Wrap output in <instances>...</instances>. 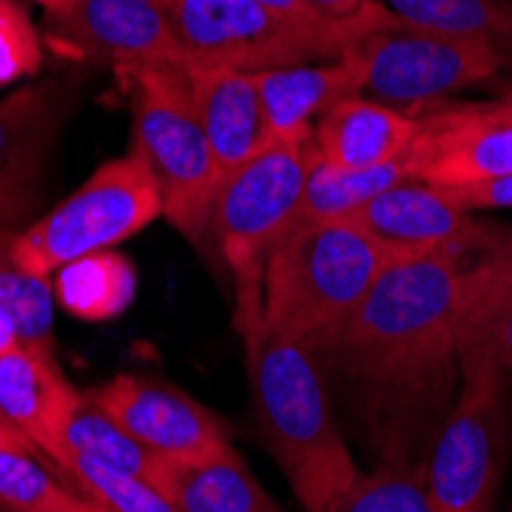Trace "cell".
Instances as JSON below:
<instances>
[{
  "label": "cell",
  "mask_w": 512,
  "mask_h": 512,
  "mask_svg": "<svg viewBox=\"0 0 512 512\" xmlns=\"http://www.w3.org/2000/svg\"><path fill=\"white\" fill-rule=\"evenodd\" d=\"M470 270V249L390 261L350 319L316 353H335L353 378L378 387L433 375L457 356Z\"/></svg>",
  "instance_id": "obj_1"
},
{
  "label": "cell",
  "mask_w": 512,
  "mask_h": 512,
  "mask_svg": "<svg viewBox=\"0 0 512 512\" xmlns=\"http://www.w3.org/2000/svg\"><path fill=\"white\" fill-rule=\"evenodd\" d=\"M249 381L267 445L304 512H325L356 479L313 350L261 329L246 338Z\"/></svg>",
  "instance_id": "obj_2"
},
{
  "label": "cell",
  "mask_w": 512,
  "mask_h": 512,
  "mask_svg": "<svg viewBox=\"0 0 512 512\" xmlns=\"http://www.w3.org/2000/svg\"><path fill=\"white\" fill-rule=\"evenodd\" d=\"M163 7L184 65L243 74L344 59L365 37L399 19L375 0L350 19L289 16L258 0H163Z\"/></svg>",
  "instance_id": "obj_3"
},
{
  "label": "cell",
  "mask_w": 512,
  "mask_h": 512,
  "mask_svg": "<svg viewBox=\"0 0 512 512\" xmlns=\"http://www.w3.org/2000/svg\"><path fill=\"white\" fill-rule=\"evenodd\" d=\"M390 261L353 218L295 221L267 258L264 329L316 353Z\"/></svg>",
  "instance_id": "obj_4"
},
{
  "label": "cell",
  "mask_w": 512,
  "mask_h": 512,
  "mask_svg": "<svg viewBox=\"0 0 512 512\" xmlns=\"http://www.w3.org/2000/svg\"><path fill=\"white\" fill-rule=\"evenodd\" d=\"M316 157V138L307 129L292 138H273L221 178L209 227H215L221 258L237 283V329L243 341L264 329L267 258L298 221Z\"/></svg>",
  "instance_id": "obj_5"
},
{
  "label": "cell",
  "mask_w": 512,
  "mask_h": 512,
  "mask_svg": "<svg viewBox=\"0 0 512 512\" xmlns=\"http://www.w3.org/2000/svg\"><path fill=\"white\" fill-rule=\"evenodd\" d=\"M132 83V154L151 172L163 215L197 243L212 221L221 169L197 120L184 62H163L126 74Z\"/></svg>",
  "instance_id": "obj_6"
},
{
  "label": "cell",
  "mask_w": 512,
  "mask_h": 512,
  "mask_svg": "<svg viewBox=\"0 0 512 512\" xmlns=\"http://www.w3.org/2000/svg\"><path fill=\"white\" fill-rule=\"evenodd\" d=\"M460 390L424 463L436 512H494L509 451V368L485 341L457 350Z\"/></svg>",
  "instance_id": "obj_7"
},
{
  "label": "cell",
  "mask_w": 512,
  "mask_h": 512,
  "mask_svg": "<svg viewBox=\"0 0 512 512\" xmlns=\"http://www.w3.org/2000/svg\"><path fill=\"white\" fill-rule=\"evenodd\" d=\"M157 215H163L157 184L145 163L129 151L99 166L37 224L19 230V249L31 270L50 276L71 261L120 246Z\"/></svg>",
  "instance_id": "obj_8"
},
{
  "label": "cell",
  "mask_w": 512,
  "mask_h": 512,
  "mask_svg": "<svg viewBox=\"0 0 512 512\" xmlns=\"http://www.w3.org/2000/svg\"><path fill=\"white\" fill-rule=\"evenodd\" d=\"M365 71L362 96L417 114L460 89L491 83L506 71L488 46L396 19L356 46Z\"/></svg>",
  "instance_id": "obj_9"
},
{
  "label": "cell",
  "mask_w": 512,
  "mask_h": 512,
  "mask_svg": "<svg viewBox=\"0 0 512 512\" xmlns=\"http://www.w3.org/2000/svg\"><path fill=\"white\" fill-rule=\"evenodd\" d=\"M414 117L417 135L402 157L405 178L463 188L512 175V105L436 102Z\"/></svg>",
  "instance_id": "obj_10"
},
{
  "label": "cell",
  "mask_w": 512,
  "mask_h": 512,
  "mask_svg": "<svg viewBox=\"0 0 512 512\" xmlns=\"http://www.w3.org/2000/svg\"><path fill=\"white\" fill-rule=\"evenodd\" d=\"M46 13L50 37L77 59L120 74L181 62L163 0H62Z\"/></svg>",
  "instance_id": "obj_11"
},
{
  "label": "cell",
  "mask_w": 512,
  "mask_h": 512,
  "mask_svg": "<svg viewBox=\"0 0 512 512\" xmlns=\"http://www.w3.org/2000/svg\"><path fill=\"white\" fill-rule=\"evenodd\" d=\"M86 393L129 436H135L163 460H203L230 448L221 417L166 381L117 375L108 384Z\"/></svg>",
  "instance_id": "obj_12"
},
{
  "label": "cell",
  "mask_w": 512,
  "mask_h": 512,
  "mask_svg": "<svg viewBox=\"0 0 512 512\" xmlns=\"http://www.w3.org/2000/svg\"><path fill=\"white\" fill-rule=\"evenodd\" d=\"M393 261L417 258L439 249H491L494 240L473 218L460 209L442 188L402 178L384 194L359 209L353 218Z\"/></svg>",
  "instance_id": "obj_13"
},
{
  "label": "cell",
  "mask_w": 512,
  "mask_h": 512,
  "mask_svg": "<svg viewBox=\"0 0 512 512\" xmlns=\"http://www.w3.org/2000/svg\"><path fill=\"white\" fill-rule=\"evenodd\" d=\"M83 393L65 381L53 353L16 344L0 353V414L16 424L40 454L59 457L65 427Z\"/></svg>",
  "instance_id": "obj_14"
},
{
  "label": "cell",
  "mask_w": 512,
  "mask_h": 512,
  "mask_svg": "<svg viewBox=\"0 0 512 512\" xmlns=\"http://www.w3.org/2000/svg\"><path fill=\"white\" fill-rule=\"evenodd\" d=\"M188 68L191 99L197 120L209 138L221 175L243 166L261 148L273 142L264 120L255 74L212 65H184Z\"/></svg>",
  "instance_id": "obj_15"
},
{
  "label": "cell",
  "mask_w": 512,
  "mask_h": 512,
  "mask_svg": "<svg viewBox=\"0 0 512 512\" xmlns=\"http://www.w3.org/2000/svg\"><path fill=\"white\" fill-rule=\"evenodd\" d=\"M53 129L50 89L22 86L0 102V227L22 221L34 209Z\"/></svg>",
  "instance_id": "obj_16"
},
{
  "label": "cell",
  "mask_w": 512,
  "mask_h": 512,
  "mask_svg": "<svg viewBox=\"0 0 512 512\" xmlns=\"http://www.w3.org/2000/svg\"><path fill=\"white\" fill-rule=\"evenodd\" d=\"M264 120L273 138H292L344 99L362 96L365 71L353 53L332 62H310L255 74Z\"/></svg>",
  "instance_id": "obj_17"
},
{
  "label": "cell",
  "mask_w": 512,
  "mask_h": 512,
  "mask_svg": "<svg viewBox=\"0 0 512 512\" xmlns=\"http://www.w3.org/2000/svg\"><path fill=\"white\" fill-rule=\"evenodd\" d=\"M417 117L368 96L338 102L313 123L319 160L338 169H375L405 157Z\"/></svg>",
  "instance_id": "obj_18"
},
{
  "label": "cell",
  "mask_w": 512,
  "mask_h": 512,
  "mask_svg": "<svg viewBox=\"0 0 512 512\" xmlns=\"http://www.w3.org/2000/svg\"><path fill=\"white\" fill-rule=\"evenodd\" d=\"M163 494L181 512H283L234 448L203 460H163Z\"/></svg>",
  "instance_id": "obj_19"
},
{
  "label": "cell",
  "mask_w": 512,
  "mask_h": 512,
  "mask_svg": "<svg viewBox=\"0 0 512 512\" xmlns=\"http://www.w3.org/2000/svg\"><path fill=\"white\" fill-rule=\"evenodd\" d=\"M470 338L485 341L512 371V240L494 243L473 261L460 344Z\"/></svg>",
  "instance_id": "obj_20"
},
{
  "label": "cell",
  "mask_w": 512,
  "mask_h": 512,
  "mask_svg": "<svg viewBox=\"0 0 512 512\" xmlns=\"http://www.w3.org/2000/svg\"><path fill=\"white\" fill-rule=\"evenodd\" d=\"M65 454L92 457V460L105 463V467H114L135 479H145L163 491V457H157L135 436H129L89 393L80 396L71 421L65 427L62 451L53 463H59Z\"/></svg>",
  "instance_id": "obj_21"
},
{
  "label": "cell",
  "mask_w": 512,
  "mask_h": 512,
  "mask_svg": "<svg viewBox=\"0 0 512 512\" xmlns=\"http://www.w3.org/2000/svg\"><path fill=\"white\" fill-rule=\"evenodd\" d=\"M387 7L411 25L488 46L512 71V0H387Z\"/></svg>",
  "instance_id": "obj_22"
},
{
  "label": "cell",
  "mask_w": 512,
  "mask_h": 512,
  "mask_svg": "<svg viewBox=\"0 0 512 512\" xmlns=\"http://www.w3.org/2000/svg\"><path fill=\"white\" fill-rule=\"evenodd\" d=\"M53 283L31 270L19 249V230L0 227V313L19 332V341L53 353Z\"/></svg>",
  "instance_id": "obj_23"
},
{
  "label": "cell",
  "mask_w": 512,
  "mask_h": 512,
  "mask_svg": "<svg viewBox=\"0 0 512 512\" xmlns=\"http://www.w3.org/2000/svg\"><path fill=\"white\" fill-rule=\"evenodd\" d=\"M53 295L77 319H114L126 313L135 298V267L126 255H117L111 249L86 255L59 270Z\"/></svg>",
  "instance_id": "obj_24"
},
{
  "label": "cell",
  "mask_w": 512,
  "mask_h": 512,
  "mask_svg": "<svg viewBox=\"0 0 512 512\" xmlns=\"http://www.w3.org/2000/svg\"><path fill=\"white\" fill-rule=\"evenodd\" d=\"M402 178V160L375 169H338L316 157L304 184L298 221H350L365 203H371Z\"/></svg>",
  "instance_id": "obj_25"
},
{
  "label": "cell",
  "mask_w": 512,
  "mask_h": 512,
  "mask_svg": "<svg viewBox=\"0 0 512 512\" xmlns=\"http://www.w3.org/2000/svg\"><path fill=\"white\" fill-rule=\"evenodd\" d=\"M0 512H108L102 503L62 485L34 451L0 448Z\"/></svg>",
  "instance_id": "obj_26"
},
{
  "label": "cell",
  "mask_w": 512,
  "mask_h": 512,
  "mask_svg": "<svg viewBox=\"0 0 512 512\" xmlns=\"http://www.w3.org/2000/svg\"><path fill=\"white\" fill-rule=\"evenodd\" d=\"M325 512H436L424 463H408L402 454L387 457L359 479Z\"/></svg>",
  "instance_id": "obj_27"
},
{
  "label": "cell",
  "mask_w": 512,
  "mask_h": 512,
  "mask_svg": "<svg viewBox=\"0 0 512 512\" xmlns=\"http://www.w3.org/2000/svg\"><path fill=\"white\" fill-rule=\"evenodd\" d=\"M59 470L68 476V482L77 485L80 494L102 503L108 512H181L151 482L120 473L114 467H105V463L92 460V457L65 454L59 460Z\"/></svg>",
  "instance_id": "obj_28"
},
{
  "label": "cell",
  "mask_w": 512,
  "mask_h": 512,
  "mask_svg": "<svg viewBox=\"0 0 512 512\" xmlns=\"http://www.w3.org/2000/svg\"><path fill=\"white\" fill-rule=\"evenodd\" d=\"M40 62V37L28 13L13 0H0V86L31 77Z\"/></svg>",
  "instance_id": "obj_29"
},
{
  "label": "cell",
  "mask_w": 512,
  "mask_h": 512,
  "mask_svg": "<svg viewBox=\"0 0 512 512\" xmlns=\"http://www.w3.org/2000/svg\"><path fill=\"white\" fill-rule=\"evenodd\" d=\"M460 209L467 212H497L512 209V175L479 181V184H463V188H442Z\"/></svg>",
  "instance_id": "obj_30"
},
{
  "label": "cell",
  "mask_w": 512,
  "mask_h": 512,
  "mask_svg": "<svg viewBox=\"0 0 512 512\" xmlns=\"http://www.w3.org/2000/svg\"><path fill=\"white\" fill-rule=\"evenodd\" d=\"M304 7L322 19H350L368 7V0H304Z\"/></svg>",
  "instance_id": "obj_31"
},
{
  "label": "cell",
  "mask_w": 512,
  "mask_h": 512,
  "mask_svg": "<svg viewBox=\"0 0 512 512\" xmlns=\"http://www.w3.org/2000/svg\"><path fill=\"white\" fill-rule=\"evenodd\" d=\"M0 448H16V451H34V454H40L37 445L16 424H10L4 414H0Z\"/></svg>",
  "instance_id": "obj_32"
},
{
  "label": "cell",
  "mask_w": 512,
  "mask_h": 512,
  "mask_svg": "<svg viewBox=\"0 0 512 512\" xmlns=\"http://www.w3.org/2000/svg\"><path fill=\"white\" fill-rule=\"evenodd\" d=\"M258 4H264V7H270L276 13H289V16H316L313 10L304 7V0H258Z\"/></svg>",
  "instance_id": "obj_33"
},
{
  "label": "cell",
  "mask_w": 512,
  "mask_h": 512,
  "mask_svg": "<svg viewBox=\"0 0 512 512\" xmlns=\"http://www.w3.org/2000/svg\"><path fill=\"white\" fill-rule=\"evenodd\" d=\"M19 344V332H16V325L0 313V353H7L10 347Z\"/></svg>",
  "instance_id": "obj_34"
},
{
  "label": "cell",
  "mask_w": 512,
  "mask_h": 512,
  "mask_svg": "<svg viewBox=\"0 0 512 512\" xmlns=\"http://www.w3.org/2000/svg\"><path fill=\"white\" fill-rule=\"evenodd\" d=\"M497 99L506 102V105H512V80H506V83L497 86Z\"/></svg>",
  "instance_id": "obj_35"
},
{
  "label": "cell",
  "mask_w": 512,
  "mask_h": 512,
  "mask_svg": "<svg viewBox=\"0 0 512 512\" xmlns=\"http://www.w3.org/2000/svg\"><path fill=\"white\" fill-rule=\"evenodd\" d=\"M37 4H43L46 10H53V7H59V4H62V0H37Z\"/></svg>",
  "instance_id": "obj_36"
}]
</instances>
